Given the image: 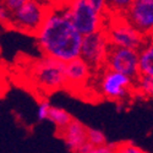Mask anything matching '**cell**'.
I'll return each instance as SVG.
<instances>
[{
	"mask_svg": "<svg viewBox=\"0 0 153 153\" xmlns=\"http://www.w3.org/2000/svg\"><path fill=\"white\" fill-rule=\"evenodd\" d=\"M34 37L43 56L61 62H68L80 56L82 36L65 16L61 4L48 7Z\"/></svg>",
	"mask_w": 153,
	"mask_h": 153,
	"instance_id": "obj_1",
	"label": "cell"
},
{
	"mask_svg": "<svg viewBox=\"0 0 153 153\" xmlns=\"http://www.w3.org/2000/svg\"><path fill=\"white\" fill-rule=\"evenodd\" d=\"M61 7L68 20L82 37L104 30L105 15L96 11L90 0H74L61 4Z\"/></svg>",
	"mask_w": 153,
	"mask_h": 153,
	"instance_id": "obj_2",
	"label": "cell"
},
{
	"mask_svg": "<svg viewBox=\"0 0 153 153\" xmlns=\"http://www.w3.org/2000/svg\"><path fill=\"white\" fill-rule=\"evenodd\" d=\"M31 76L34 83L45 92H53L66 87L65 62L42 56L31 69Z\"/></svg>",
	"mask_w": 153,
	"mask_h": 153,
	"instance_id": "obj_3",
	"label": "cell"
},
{
	"mask_svg": "<svg viewBox=\"0 0 153 153\" xmlns=\"http://www.w3.org/2000/svg\"><path fill=\"white\" fill-rule=\"evenodd\" d=\"M104 32L110 47L138 50L147 42L146 37L134 28L124 16L113 17Z\"/></svg>",
	"mask_w": 153,
	"mask_h": 153,
	"instance_id": "obj_4",
	"label": "cell"
},
{
	"mask_svg": "<svg viewBox=\"0 0 153 153\" xmlns=\"http://www.w3.org/2000/svg\"><path fill=\"white\" fill-rule=\"evenodd\" d=\"M49 6L36 0H25L19 10L11 14L10 27L34 34L41 27Z\"/></svg>",
	"mask_w": 153,
	"mask_h": 153,
	"instance_id": "obj_5",
	"label": "cell"
},
{
	"mask_svg": "<svg viewBox=\"0 0 153 153\" xmlns=\"http://www.w3.org/2000/svg\"><path fill=\"white\" fill-rule=\"evenodd\" d=\"M109 49L110 44L103 30L82 37L79 58H81L92 69V71H97L104 68Z\"/></svg>",
	"mask_w": 153,
	"mask_h": 153,
	"instance_id": "obj_6",
	"label": "cell"
},
{
	"mask_svg": "<svg viewBox=\"0 0 153 153\" xmlns=\"http://www.w3.org/2000/svg\"><path fill=\"white\" fill-rule=\"evenodd\" d=\"M98 87L104 98L125 103L134 91V80L104 68L100 74Z\"/></svg>",
	"mask_w": 153,
	"mask_h": 153,
	"instance_id": "obj_7",
	"label": "cell"
},
{
	"mask_svg": "<svg viewBox=\"0 0 153 153\" xmlns=\"http://www.w3.org/2000/svg\"><path fill=\"white\" fill-rule=\"evenodd\" d=\"M104 68L135 80L138 76L137 50L110 47L104 62Z\"/></svg>",
	"mask_w": 153,
	"mask_h": 153,
	"instance_id": "obj_8",
	"label": "cell"
},
{
	"mask_svg": "<svg viewBox=\"0 0 153 153\" xmlns=\"http://www.w3.org/2000/svg\"><path fill=\"white\" fill-rule=\"evenodd\" d=\"M124 17L140 33L145 37H151L153 28V0H131Z\"/></svg>",
	"mask_w": 153,
	"mask_h": 153,
	"instance_id": "obj_9",
	"label": "cell"
},
{
	"mask_svg": "<svg viewBox=\"0 0 153 153\" xmlns=\"http://www.w3.org/2000/svg\"><path fill=\"white\" fill-rule=\"evenodd\" d=\"M92 69L81 59L76 58L65 62V77L66 86L79 87L85 86L92 76Z\"/></svg>",
	"mask_w": 153,
	"mask_h": 153,
	"instance_id": "obj_10",
	"label": "cell"
},
{
	"mask_svg": "<svg viewBox=\"0 0 153 153\" xmlns=\"http://www.w3.org/2000/svg\"><path fill=\"white\" fill-rule=\"evenodd\" d=\"M86 131H87V126H85L77 119H72L69 123V125H66L62 130H60V135L64 141H65L68 148L76 153L82 145L87 142Z\"/></svg>",
	"mask_w": 153,
	"mask_h": 153,
	"instance_id": "obj_11",
	"label": "cell"
},
{
	"mask_svg": "<svg viewBox=\"0 0 153 153\" xmlns=\"http://www.w3.org/2000/svg\"><path fill=\"white\" fill-rule=\"evenodd\" d=\"M138 75H147L153 77V43L146 42L143 47L137 50Z\"/></svg>",
	"mask_w": 153,
	"mask_h": 153,
	"instance_id": "obj_12",
	"label": "cell"
},
{
	"mask_svg": "<svg viewBox=\"0 0 153 153\" xmlns=\"http://www.w3.org/2000/svg\"><path fill=\"white\" fill-rule=\"evenodd\" d=\"M74 118L71 117V114L66 111L65 109L59 108V107H50L49 114H48V120L52 121L59 130H62Z\"/></svg>",
	"mask_w": 153,
	"mask_h": 153,
	"instance_id": "obj_13",
	"label": "cell"
},
{
	"mask_svg": "<svg viewBox=\"0 0 153 153\" xmlns=\"http://www.w3.org/2000/svg\"><path fill=\"white\" fill-rule=\"evenodd\" d=\"M134 91L145 97L153 96V77L147 75H138L134 80Z\"/></svg>",
	"mask_w": 153,
	"mask_h": 153,
	"instance_id": "obj_14",
	"label": "cell"
},
{
	"mask_svg": "<svg viewBox=\"0 0 153 153\" xmlns=\"http://www.w3.org/2000/svg\"><path fill=\"white\" fill-rule=\"evenodd\" d=\"M86 141L90 143L92 147H98L103 146L107 143L105 135L98 129H93V127H87L86 131Z\"/></svg>",
	"mask_w": 153,
	"mask_h": 153,
	"instance_id": "obj_15",
	"label": "cell"
},
{
	"mask_svg": "<svg viewBox=\"0 0 153 153\" xmlns=\"http://www.w3.org/2000/svg\"><path fill=\"white\" fill-rule=\"evenodd\" d=\"M114 153H147V152L132 142H123V143L115 145Z\"/></svg>",
	"mask_w": 153,
	"mask_h": 153,
	"instance_id": "obj_16",
	"label": "cell"
},
{
	"mask_svg": "<svg viewBox=\"0 0 153 153\" xmlns=\"http://www.w3.org/2000/svg\"><path fill=\"white\" fill-rule=\"evenodd\" d=\"M130 3L131 0H113V1L108 3V7L115 10L119 14V16H124L130 6Z\"/></svg>",
	"mask_w": 153,
	"mask_h": 153,
	"instance_id": "obj_17",
	"label": "cell"
},
{
	"mask_svg": "<svg viewBox=\"0 0 153 153\" xmlns=\"http://www.w3.org/2000/svg\"><path fill=\"white\" fill-rule=\"evenodd\" d=\"M50 107H52V104H50V102L48 99L41 100L37 105V119L39 121L48 120V114H49Z\"/></svg>",
	"mask_w": 153,
	"mask_h": 153,
	"instance_id": "obj_18",
	"label": "cell"
},
{
	"mask_svg": "<svg viewBox=\"0 0 153 153\" xmlns=\"http://www.w3.org/2000/svg\"><path fill=\"white\" fill-rule=\"evenodd\" d=\"M10 19H11L10 11L4 5V1H0V23L10 27Z\"/></svg>",
	"mask_w": 153,
	"mask_h": 153,
	"instance_id": "obj_19",
	"label": "cell"
},
{
	"mask_svg": "<svg viewBox=\"0 0 153 153\" xmlns=\"http://www.w3.org/2000/svg\"><path fill=\"white\" fill-rule=\"evenodd\" d=\"M115 149V145H103V146H98V147H92L87 153H114Z\"/></svg>",
	"mask_w": 153,
	"mask_h": 153,
	"instance_id": "obj_20",
	"label": "cell"
},
{
	"mask_svg": "<svg viewBox=\"0 0 153 153\" xmlns=\"http://www.w3.org/2000/svg\"><path fill=\"white\" fill-rule=\"evenodd\" d=\"M3 1H4V5L6 6V9L10 11V14H12V12H15L16 10H19L21 7L25 0H3Z\"/></svg>",
	"mask_w": 153,
	"mask_h": 153,
	"instance_id": "obj_21",
	"label": "cell"
}]
</instances>
